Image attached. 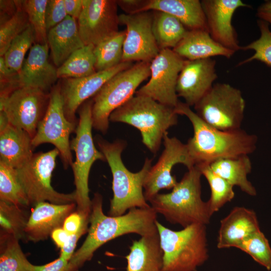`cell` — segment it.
Instances as JSON below:
<instances>
[{
  "mask_svg": "<svg viewBox=\"0 0 271 271\" xmlns=\"http://www.w3.org/2000/svg\"><path fill=\"white\" fill-rule=\"evenodd\" d=\"M245 106L239 89L227 83H217L194 107L195 113L207 124L230 131L241 129Z\"/></svg>",
  "mask_w": 271,
  "mask_h": 271,
  "instance_id": "obj_9",
  "label": "cell"
},
{
  "mask_svg": "<svg viewBox=\"0 0 271 271\" xmlns=\"http://www.w3.org/2000/svg\"><path fill=\"white\" fill-rule=\"evenodd\" d=\"M84 215H88L80 214L75 210L66 218L62 228L69 235L74 234L80 227Z\"/></svg>",
  "mask_w": 271,
  "mask_h": 271,
  "instance_id": "obj_44",
  "label": "cell"
},
{
  "mask_svg": "<svg viewBox=\"0 0 271 271\" xmlns=\"http://www.w3.org/2000/svg\"><path fill=\"white\" fill-rule=\"evenodd\" d=\"M260 230L257 216L252 210L235 207L220 221L217 246L237 248L246 238Z\"/></svg>",
  "mask_w": 271,
  "mask_h": 271,
  "instance_id": "obj_23",
  "label": "cell"
},
{
  "mask_svg": "<svg viewBox=\"0 0 271 271\" xmlns=\"http://www.w3.org/2000/svg\"><path fill=\"white\" fill-rule=\"evenodd\" d=\"M188 170L170 193H158L149 202L157 214L183 228L196 223L208 224L212 216L207 202L201 198L200 171L196 165Z\"/></svg>",
  "mask_w": 271,
  "mask_h": 271,
  "instance_id": "obj_4",
  "label": "cell"
},
{
  "mask_svg": "<svg viewBox=\"0 0 271 271\" xmlns=\"http://www.w3.org/2000/svg\"><path fill=\"white\" fill-rule=\"evenodd\" d=\"M103 198L96 192L91 200L90 226L84 241L69 261V271H78L92 258L94 252L105 243L124 234L136 233L141 236L158 231L157 213L151 206L134 208L118 216L106 215L103 211Z\"/></svg>",
  "mask_w": 271,
  "mask_h": 271,
  "instance_id": "obj_1",
  "label": "cell"
},
{
  "mask_svg": "<svg viewBox=\"0 0 271 271\" xmlns=\"http://www.w3.org/2000/svg\"><path fill=\"white\" fill-rule=\"evenodd\" d=\"M178 115L175 108L135 94L111 113L109 121L125 123L137 128L141 132L143 143L156 154L165 133L177 124Z\"/></svg>",
  "mask_w": 271,
  "mask_h": 271,
  "instance_id": "obj_5",
  "label": "cell"
},
{
  "mask_svg": "<svg viewBox=\"0 0 271 271\" xmlns=\"http://www.w3.org/2000/svg\"><path fill=\"white\" fill-rule=\"evenodd\" d=\"M117 6L114 0H83L77 24L85 45L95 46L119 31Z\"/></svg>",
  "mask_w": 271,
  "mask_h": 271,
  "instance_id": "obj_16",
  "label": "cell"
},
{
  "mask_svg": "<svg viewBox=\"0 0 271 271\" xmlns=\"http://www.w3.org/2000/svg\"><path fill=\"white\" fill-rule=\"evenodd\" d=\"M92 99L85 101L79 108V119L75 136L70 142L71 150L75 154V160L71 168L75 186V202L78 212L89 215L91 200L89 196V176L93 163L98 160L105 161L102 152L95 147L92 134Z\"/></svg>",
  "mask_w": 271,
  "mask_h": 271,
  "instance_id": "obj_7",
  "label": "cell"
},
{
  "mask_svg": "<svg viewBox=\"0 0 271 271\" xmlns=\"http://www.w3.org/2000/svg\"><path fill=\"white\" fill-rule=\"evenodd\" d=\"M94 48L92 45H85L75 51L57 68L58 78H82L95 73Z\"/></svg>",
  "mask_w": 271,
  "mask_h": 271,
  "instance_id": "obj_30",
  "label": "cell"
},
{
  "mask_svg": "<svg viewBox=\"0 0 271 271\" xmlns=\"http://www.w3.org/2000/svg\"><path fill=\"white\" fill-rule=\"evenodd\" d=\"M59 155L56 148L46 152L34 153L26 164L16 169L30 206H35L41 202L57 204L75 202L74 191L71 193H60L51 185L52 173Z\"/></svg>",
  "mask_w": 271,
  "mask_h": 271,
  "instance_id": "obj_10",
  "label": "cell"
},
{
  "mask_svg": "<svg viewBox=\"0 0 271 271\" xmlns=\"http://www.w3.org/2000/svg\"><path fill=\"white\" fill-rule=\"evenodd\" d=\"M0 98L9 95L11 92L20 88L19 72L9 68L6 64L4 57L0 58Z\"/></svg>",
  "mask_w": 271,
  "mask_h": 271,
  "instance_id": "obj_41",
  "label": "cell"
},
{
  "mask_svg": "<svg viewBox=\"0 0 271 271\" xmlns=\"http://www.w3.org/2000/svg\"><path fill=\"white\" fill-rule=\"evenodd\" d=\"M48 0L21 1V5L27 13L30 24L34 30L35 43L47 42L48 31L46 25V10Z\"/></svg>",
  "mask_w": 271,
  "mask_h": 271,
  "instance_id": "obj_38",
  "label": "cell"
},
{
  "mask_svg": "<svg viewBox=\"0 0 271 271\" xmlns=\"http://www.w3.org/2000/svg\"><path fill=\"white\" fill-rule=\"evenodd\" d=\"M178 115L186 116L190 121L194 133L186 143L195 165L211 163L221 159L235 158L252 153L257 138L241 129L224 131L204 122L190 106L179 101L175 107Z\"/></svg>",
  "mask_w": 271,
  "mask_h": 271,
  "instance_id": "obj_2",
  "label": "cell"
},
{
  "mask_svg": "<svg viewBox=\"0 0 271 271\" xmlns=\"http://www.w3.org/2000/svg\"><path fill=\"white\" fill-rule=\"evenodd\" d=\"M132 65L131 62H122L112 68L96 71L86 77L63 79L59 85L67 119L77 124L76 112L80 106L91 97H93L114 75Z\"/></svg>",
  "mask_w": 271,
  "mask_h": 271,
  "instance_id": "obj_17",
  "label": "cell"
},
{
  "mask_svg": "<svg viewBox=\"0 0 271 271\" xmlns=\"http://www.w3.org/2000/svg\"><path fill=\"white\" fill-rule=\"evenodd\" d=\"M96 139L112 175L113 197L110 200L108 215L118 216L134 208L150 207L144 196L143 186L146 175L152 166L153 159L146 158L141 170L131 172L121 159V153L126 146L125 141L117 140L110 143L98 136Z\"/></svg>",
  "mask_w": 271,
  "mask_h": 271,
  "instance_id": "obj_3",
  "label": "cell"
},
{
  "mask_svg": "<svg viewBox=\"0 0 271 271\" xmlns=\"http://www.w3.org/2000/svg\"><path fill=\"white\" fill-rule=\"evenodd\" d=\"M172 50L188 60L211 58L217 56L229 59L235 52L217 43L208 31L202 29L188 30L182 40Z\"/></svg>",
  "mask_w": 271,
  "mask_h": 271,
  "instance_id": "obj_25",
  "label": "cell"
},
{
  "mask_svg": "<svg viewBox=\"0 0 271 271\" xmlns=\"http://www.w3.org/2000/svg\"><path fill=\"white\" fill-rule=\"evenodd\" d=\"M68 263V260L59 256L47 264L34 265V271H69Z\"/></svg>",
  "mask_w": 271,
  "mask_h": 271,
  "instance_id": "obj_45",
  "label": "cell"
},
{
  "mask_svg": "<svg viewBox=\"0 0 271 271\" xmlns=\"http://www.w3.org/2000/svg\"><path fill=\"white\" fill-rule=\"evenodd\" d=\"M210 166L215 174L233 187L238 186L242 191L250 196L256 195L255 188L247 177L252 169L248 155L219 159L211 163Z\"/></svg>",
  "mask_w": 271,
  "mask_h": 271,
  "instance_id": "obj_28",
  "label": "cell"
},
{
  "mask_svg": "<svg viewBox=\"0 0 271 271\" xmlns=\"http://www.w3.org/2000/svg\"><path fill=\"white\" fill-rule=\"evenodd\" d=\"M77 125L65 115L59 83L54 86L50 90L47 111L32 139L33 149L43 144H52L59 152L64 168L71 167L73 162L70 136L75 132Z\"/></svg>",
  "mask_w": 271,
  "mask_h": 271,
  "instance_id": "obj_11",
  "label": "cell"
},
{
  "mask_svg": "<svg viewBox=\"0 0 271 271\" xmlns=\"http://www.w3.org/2000/svg\"><path fill=\"white\" fill-rule=\"evenodd\" d=\"M153 31L161 50L174 49L184 38L188 30L174 16L164 12L154 11Z\"/></svg>",
  "mask_w": 271,
  "mask_h": 271,
  "instance_id": "obj_29",
  "label": "cell"
},
{
  "mask_svg": "<svg viewBox=\"0 0 271 271\" xmlns=\"http://www.w3.org/2000/svg\"><path fill=\"white\" fill-rule=\"evenodd\" d=\"M164 150L156 164L148 172L144 183V194L147 202L162 189H173L177 184L172 175L173 168L182 164L188 169L195 166L190 155L186 144L176 137H170L166 132L163 137Z\"/></svg>",
  "mask_w": 271,
  "mask_h": 271,
  "instance_id": "obj_14",
  "label": "cell"
},
{
  "mask_svg": "<svg viewBox=\"0 0 271 271\" xmlns=\"http://www.w3.org/2000/svg\"><path fill=\"white\" fill-rule=\"evenodd\" d=\"M68 16L64 0H48L46 10V25L48 32Z\"/></svg>",
  "mask_w": 271,
  "mask_h": 271,
  "instance_id": "obj_42",
  "label": "cell"
},
{
  "mask_svg": "<svg viewBox=\"0 0 271 271\" xmlns=\"http://www.w3.org/2000/svg\"><path fill=\"white\" fill-rule=\"evenodd\" d=\"M257 24L260 32V37L247 45L241 47V50H252L254 53L250 57L240 62L237 66L257 60L271 67V31L268 23L260 20L257 21Z\"/></svg>",
  "mask_w": 271,
  "mask_h": 271,
  "instance_id": "obj_40",
  "label": "cell"
},
{
  "mask_svg": "<svg viewBox=\"0 0 271 271\" xmlns=\"http://www.w3.org/2000/svg\"><path fill=\"white\" fill-rule=\"evenodd\" d=\"M156 226L163 251L162 271H196L208 259L206 225L193 224L175 231L157 220Z\"/></svg>",
  "mask_w": 271,
  "mask_h": 271,
  "instance_id": "obj_6",
  "label": "cell"
},
{
  "mask_svg": "<svg viewBox=\"0 0 271 271\" xmlns=\"http://www.w3.org/2000/svg\"><path fill=\"white\" fill-rule=\"evenodd\" d=\"M185 61L172 49L161 50L150 62L149 80L135 94L176 107L180 101L176 92L177 82Z\"/></svg>",
  "mask_w": 271,
  "mask_h": 271,
  "instance_id": "obj_13",
  "label": "cell"
},
{
  "mask_svg": "<svg viewBox=\"0 0 271 271\" xmlns=\"http://www.w3.org/2000/svg\"><path fill=\"white\" fill-rule=\"evenodd\" d=\"M216 61L212 58L185 60L179 74L176 92L186 104L194 106L212 88L217 78Z\"/></svg>",
  "mask_w": 271,
  "mask_h": 271,
  "instance_id": "obj_19",
  "label": "cell"
},
{
  "mask_svg": "<svg viewBox=\"0 0 271 271\" xmlns=\"http://www.w3.org/2000/svg\"><path fill=\"white\" fill-rule=\"evenodd\" d=\"M201 2L211 38L226 48L235 52L241 50L232 20L237 9L249 6L241 0H203Z\"/></svg>",
  "mask_w": 271,
  "mask_h": 271,
  "instance_id": "obj_18",
  "label": "cell"
},
{
  "mask_svg": "<svg viewBox=\"0 0 271 271\" xmlns=\"http://www.w3.org/2000/svg\"><path fill=\"white\" fill-rule=\"evenodd\" d=\"M34 206L24 230L26 239L34 242L48 239L55 229L63 227L66 218L76 209L75 202H41Z\"/></svg>",
  "mask_w": 271,
  "mask_h": 271,
  "instance_id": "obj_20",
  "label": "cell"
},
{
  "mask_svg": "<svg viewBox=\"0 0 271 271\" xmlns=\"http://www.w3.org/2000/svg\"><path fill=\"white\" fill-rule=\"evenodd\" d=\"M125 257L127 271H162L163 251L158 231L133 240Z\"/></svg>",
  "mask_w": 271,
  "mask_h": 271,
  "instance_id": "obj_27",
  "label": "cell"
},
{
  "mask_svg": "<svg viewBox=\"0 0 271 271\" xmlns=\"http://www.w3.org/2000/svg\"><path fill=\"white\" fill-rule=\"evenodd\" d=\"M35 42L34 30L30 24L21 34L12 42L4 56L6 65L10 69L19 72L25 60L27 51Z\"/></svg>",
  "mask_w": 271,
  "mask_h": 271,
  "instance_id": "obj_36",
  "label": "cell"
},
{
  "mask_svg": "<svg viewBox=\"0 0 271 271\" xmlns=\"http://www.w3.org/2000/svg\"><path fill=\"white\" fill-rule=\"evenodd\" d=\"M119 21L126 27L122 62H151L160 51L153 31V13L121 14Z\"/></svg>",
  "mask_w": 271,
  "mask_h": 271,
  "instance_id": "obj_15",
  "label": "cell"
},
{
  "mask_svg": "<svg viewBox=\"0 0 271 271\" xmlns=\"http://www.w3.org/2000/svg\"><path fill=\"white\" fill-rule=\"evenodd\" d=\"M150 10L160 11L174 16L188 30L208 31L205 15L201 2L199 0L146 1L141 12Z\"/></svg>",
  "mask_w": 271,
  "mask_h": 271,
  "instance_id": "obj_24",
  "label": "cell"
},
{
  "mask_svg": "<svg viewBox=\"0 0 271 271\" xmlns=\"http://www.w3.org/2000/svg\"><path fill=\"white\" fill-rule=\"evenodd\" d=\"M48 43H35L19 72L20 87H31L48 92L58 78L57 69L49 61Z\"/></svg>",
  "mask_w": 271,
  "mask_h": 271,
  "instance_id": "obj_21",
  "label": "cell"
},
{
  "mask_svg": "<svg viewBox=\"0 0 271 271\" xmlns=\"http://www.w3.org/2000/svg\"><path fill=\"white\" fill-rule=\"evenodd\" d=\"M119 6L126 14L141 12L146 1L121 0L116 1Z\"/></svg>",
  "mask_w": 271,
  "mask_h": 271,
  "instance_id": "obj_47",
  "label": "cell"
},
{
  "mask_svg": "<svg viewBox=\"0 0 271 271\" xmlns=\"http://www.w3.org/2000/svg\"><path fill=\"white\" fill-rule=\"evenodd\" d=\"M150 74V62H138L109 79L92 98L93 128L106 133L111 113L134 96Z\"/></svg>",
  "mask_w": 271,
  "mask_h": 271,
  "instance_id": "obj_8",
  "label": "cell"
},
{
  "mask_svg": "<svg viewBox=\"0 0 271 271\" xmlns=\"http://www.w3.org/2000/svg\"><path fill=\"white\" fill-rule=\"evenodd\" d=\"M67 15L75 20L78 19L83 9V0H64Z\"/></svg>",
  "mask_w": 271,
  "mask_h": 271,
  "instance_id": "obj_48",
  "label": "cell"
},
{
  "mask_svg": "<svg viewBox=\"0 0 271 271\" xmlns=\"http://www.w3.org/2000/svg\"><path fill=\"white\" fill-rule=\"evenodd\" d=\"M47 42L53 62L58 67L75 51L85 46L76 20L69 16L48 32Z\"/></svg>",
  "mask_w": 271,
  "mask_h": 271,
  "instance_id": "obj_26",
  "label": "cell"
},
{
  "mask_svg": "<svg viewBox=\"0 0 271 271\" xmlns=\"http://www.w3.org/2000/svg\"><path fill=\"white\" fill-rule=\"evenodd\" d=\"M0 201L27 208V195L19 179L17 170L0 162Z\"/></svg>",
  "mask_w": 271,
  "mask_h": 271,
  "instance_id": "obj_34",
  "label": "cell"
},
{
  "mask_svg": "<svg viewBox=\"0 0 271 271\" xmlns=\"http://www.w3.org/2000/svg\"><path fill=\"white\" fill-rule=\"evenodd\" d=\"M18 9L15 14L0 26V56L3 57L12 42L30 25L28 15L22 8L21 1H16Z\"/></svg>",
  "mask_w": 271,
  "mask_h": 271,
  "instance_id": "obj_37",
  "label": "cell"
},
{
  "mask_svg": "<svg viewBox=\"0 0 271 271\" xmlns=\"http://www.w3.org/2000/svg\"><path fill=\"white\" fill-rule=\"evenodd\" d=\"M32 138L25 130L10 123L0 111V162L17 169L32 157Z\"/></svg>",
  "mask_w": 271,
  "mask_h": 271,
  "instance_id": "obj_22",
  "label": "cell"
},
{
  "mask_svg": "<svg viewBox=\"0 0 271 271\" xmlns=\"http://www.w3.org/2000/svg\"><path fill=\"white\" fill-rule=\"evenodd\" d=\"M16 237L1 233L0 271H34Z\"/></svg>",
  "mask_w": 271,
  "mask_h": 271,
  "instance_id": "obj_32",
  "label": "cell"
},
{
  "mask_svg": "<svg viewBox=\"0 0 271 271\" xmlns=\"http://www.w3.org/2000/svg\"><path fill=\"white\" fill-rule=\"evenodd\" d=\"M89 217L90 215L83 216L80 227L76 233L69 236L67 242L61 248L59 256L69 261L74 253V249L78 240L83 235L88 232Z\"/></svg>",
  "mask_w": 271,
  "mask_h": 271,
  "instance_id": "obj_43",
  "label": "cell"
},
{
  "mask_svg": "<svg viewBox=\"0 0 271 271\" xmlns=\"http://www.w3.org/2000/svg\"><path fill=\"white\" fill-rule=\"evenodd\" d=\"M1 24H2L11 17L16 13L18 9L16 1H0Z\"/></svg>",
  "mask_w": 271,
  "mask_h": 271,
  "instance_id": "obj_46",
  "label": "cell"
},
{
  "mask_svg": "<svg viewBox=\"0 0 271 271\" xmlns=\"http://www.w3.org/2000/svg\"><path fill=\"white\" fill-rule=\"evenodd\" d=\"M49 100L50 93L37 88L22 87L0 98V111L10 123L25 130L33 139Z\"/></svg>",
  "mask_w": 271,
  "mask_h": 271,
  "instance_id": "obj_12",
  "label": "cell"
},
{
  "mask_svg": "<svg viewBox=\"0 0 271 271\" xmlns=\"http://www.w3.org/2000/svg\"><path fill=\"white\" fill-rule=\"evenodd\" d=\"M237 248L249 255L267 270H271V247L268 240L260 230L242 241Z\"/></svg>",
  "mask_w": 271,
  "mask_h": 271,
  "instance_id": "obj_39",
  "label": "cell"
},
{
  "mask_svg": "<svg viewBox=\"0 0 271 271\" xmlns=\"http://www.w3.org/2000/svg\"><path fill=\"white\" fill-rule=\"evenodd\" d=\"M257 16L261 20L271 24V1H266L258 8Z\"/></svg>",
  "mask_w": 271,
  "mask_h": 271,
  "instance_id": "obj_50",
  "label": "cell"
},
{
  "mask_svg": "<svg viewBox=\"0 0 271 271\" xmlns=\"http://www.w3.org/2000/svg\"><path fill=\"white\" fill-rule=\"evenodd\" d=\"M69 236L66 231L60 227L55 229L50 236L57 247L62 248L67 242Z\"/></svg>",
  "mask_w": 271,
  "mask_h": 271,
  "instance_id": "obj_49",
  "label": "cell"
},
{
  "mask_svg": "<svg viewBox=\"0 0 271 271\" xmlns=\"http://www.w3.org/2000/svg\"><path fill=\"white\" fill-rule=\"evenodd\" d=\"M125 31L117 32L94 46L96 71L112 68L122 62Z\"/></svg>",
  "mask_w": 271,
  "mask_h": 271,
  "instance_id": "obj_31",
  "label": "cell"
},
{
  "mask_svg": "<svg viewBox=\"0 0 271 271\" xmlns=\"http://www.w3.org/2000/svg\"><path fill=\"white\" fill-rule=\"evenodd\" d=\"M27 208L0 201V225L2 233L20 239L25 238L24 230L29 216Z\"/></svg>",
  "mask_w": 271,
  "mask_h": 271,
  "instance_id": "obj_35",
  "label": "cell"
},
{
  "mask_svg": "<svg viewBox=\"0 0 271 271\" xmlns=\"http://www.w3.org/2000/svg\"><path fill=\"white\" fill-rule=\"evenodd\" d=\"M196 166L202 175L205 177L210 186L211 196L207 202L210 214L212 215L233 199L235 195L233 186L215 174L211 169L210 164L201 163Z\"/></svg>",
  "mask_w": 271,
  "mask_h": 271,
  "instance_id": "obj_33",
  "label": "cell"
}]
</instances>
